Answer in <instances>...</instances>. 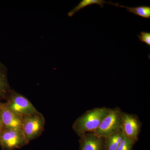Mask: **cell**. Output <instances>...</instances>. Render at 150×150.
Returning <instances> with one entry per match:
<instances>
[{"instance_id":"14","label":"cell","mask_w":150,"mask_h":150,"mask_svg":"<svg viewBox=\"0 0 150 150\" xmlns=\"http://www.w3.org/2000/svg\"><path fill=\"white\" fill-rule=\"evenodd\" d=\"M140 41L142 43H146L148 46H150V33L142 31L140 35H138Z\"/></svg>"},{"instance_id":"6","label":"cell","mask_w":150,"mask_h":150,"mask_svg":"<svg viewBox=\"0 0 150 150\" xmlns=\"http://www.w3.org/2000/svg\"><path fill=\"white\" fill-rule=\"evenodd\" d=\"M142 123L137 115L123 112L121 130L123 135L134 144L139 140Z\"/></svg>"},{"instance_id":"11","label":"cell","mask_w":150,"mask_h":150,"mask_svg":"<svg viewBox=\"0 0 150 150\" xmlns=\"http://www.w3.org/2000/svg\"><path fill=\"white\" fill-rule=\"evenodd\" d=\"M105 4H109L115 6H119L118 4H113L111 2H108L104 0H82L81 1L79 4L77 6H76L74 8H73L72 10L69 12L68 13V16L72 17L75 13L80 11L82 9L92 4H98L100 6V7L103 8V5Z\"/></svg>"},{"instance_id":"7","label":"cell","mask_w":150,"mask_h":150,"mask_svg":"<svg viewBox=\"0 0 150 150\" xmlns=\"http://www.w3.org/2000/svg\"><path fill=\"white\" fill-rule=\"evenodd\" d=\"M0 111L4 129H21L23 117H20L0 102Z\"/></svg>"},{"instance_id":"12","label":"cell","mask_w":150,"mask_h":150,"mask_svg":"<svg viewBox=\"0 0 150 150\" xmlns=\"http://www.w3.org/2000/svg\"><path fill=\"white\" fill-rule=\"evenodd\" d=\"M121 7L126 8L128 11L136 15L146 19L150 18V6H140L136 7H128L125 6H119Z\"/></svg>"},{"instance_id":"13","label":"cell","mask_w":150,"mask_h":150,"mask_svg":"<svg viewBox=\"0 0 150 150\" xmlns=\"http://www.w3.org/2000/svg\"><path fill=\"white\" fill-rule=\"evenodd\" d=\"M135 144L123 135V139L116 150H132Z\"/></svg>"},{"instance_id":"15","label":"cell","mask_w":150,"mask_h":150,"mask_svg":"<svg viewBox=\"0 0 150 150\" xmlns=\"http://www.w3.org/2000/svg\"><path fill=\"white\" fill-rule=\"evenodd\" d=\"M4 128L3 126L1 116V111H0V134L4 130Z\"/></svg>"},{"instance_id":"2","label":"cell","mask_w":150,"mask_h":150,"mask_svg":"<svg viewBox=\"0 0 150 150\" xmlns=\"http://www.w3.org/2000/svg\"><path fill=\"white\" fill-rule=\"evenodd\" d=\"M123 113L119 108H110L98 128L93 133L98 137L105 138L121 130Z\"/></svg>"},{"instance_id":"4","label":"cell","mask_w":150,"mask_h":150,"mask_svg":"<svg viewBox=\"0 0 150 150\" xmlns=\"http://www.w3.org/2000/svg\"><path fill=\"white\" fill-rule=\"evenodd\" d=\"M45 124V118L39 112L23 117L21 130L28 143L41 135L44 130Z\"/></svg>"},{"instance_id":"1","label":"cell","mask_w":150,"mask_h":150,"mask_svg":"<svg viewBox=\"0 0 150 150\" xmlns=\"http://www.w3.org/2000/svg\"><path fill=\"white\" fill-rule=\"evenodd\" d=\"M110 109L104 107L88 110L75 121L73 125V130L79 137L86 133H93Z\"/></svg>"},{"instance_id":"8","label":"cell","mask_w":150,"mask_h":150,"mask_svg":"<svg viewBox=\"0 0 150 150\" xmlns=\"http://www.w3.org/2000/svg\"><path fill=\"white\" fill-rule=\"evenodd\" d=\"M79 137V150H104V138L94 133H86Z\"/></svg>"},{"instance_id":"9","label":"cell","mask_w":150,"mask_h":150,"mask_svg":"<svg viewBox=\"0 0 150 150\" xmlns=\"http://www.w3.org/2000/svg\"><path fill=\"white\" fill-rule=\"evenodd\" d=\"M11 91L8 79L7 69L0 62V100L6 99Z\"/></svg>"},{"instance_id":"5","label":"cell","mask_w":150,"mask_h":150,"mask_svg":"<svg viewBox=\"0 0 150 150\" xmlns=\"http://www.w3.org/2000/svg\"><path fill=\"white\" fill-rule=\"evenodd\" d=\"M21 129H4L0 134V147L3 150H15L27 145Z\"/></svg>"},{"instance_id":"3","label":"cell","mask_w":150,"mask_h":150,"mask_svg":"<svg viewBox=\"0 0 150 150\" xmlns=\"http://www.w3.org/2000/svg\"><path fill=\"white\" fill-rule=\"evenodd\" d=\"M5 103L9 109L20 117L28 116L38 112L29 100L15 91H11Z\"/></svg>"},{"instance_id":"10","label":"cell","mask_w":150,"mask_h":150,"mask_svg":"<svg viewBox=\"0 0 150 150\" xmlns=\"http://www.w3.org/2000/svg\"><path fill=\"white\" fill-rule=\"evenodd\" d=\"M123 137L121 130L104 138V150H116Z\"/></svg>"}]
</instances>
